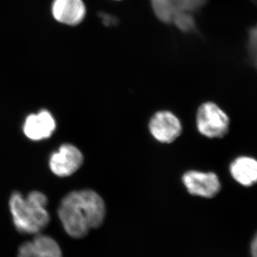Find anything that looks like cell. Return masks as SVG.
I'll list each match as a JSON object with an SVG mask.
<instances>
[{
    "label": "cell",
    "instance_id": "6da1fadb",
    "mask_svg": "<svg viewBox=\"0 0 257 257\" xmlns=\"http://www.w3.org/2000/svg\"><path fill=\"white\" fill-rule=\"evenodd\" d=\"M58 215L67 234L79 239L102 224L106 215L105 204L94 191H75L62 199Z\"/></svg>",
    "mask_w": 257,
    "mask_h": 257
},
{
    "label": "cell",
    "instance_id": "7a4b0ae2",
    "mask_svg": "<svg viewBox=\"0 0 257 257\" xmlns=\"http://www.w3.org/2000/svg\"><path fill=\"white\" fill-rule=\"evenodd\" d=\"M47 198L40 192L24 197L15 192L10 199V209L15 228L23 234H39L49 224L50 216L47 209Z\"/></svg>",
    "mask_w": 257,
    "mask_h": 257
},
{
    "label": "cell",
    "instance_id": "3957f363",
    "mask_svg": "<svg viewBox=\"0 0 257 257\" xmlns=\"http://www.w3.org/2000/svg\"><path fill=\"white\" fill-rule=\"evenodd\" d=\"M199 133L209 138H221L228 133L229 118L214 102H206L199 106L197 115Z\"/></svg>",
    "mask_w": 257,
    "mask_h": 257
},
{
    "label": "cell",
    "instance_id": "277c9868",
    "mask_svg": "<svg viewBox=\"0 0 257 257\" xmlns=\"http://www.w3.org/2000/svg\"><path fill=\"white\" fill-rule=\"evenodd\" d=\"M84 162L82 152L74 145L65 144L52 154L50 160L51 170L55 175L64 177L72 175Z\"/></svg>",
    "mask_w": 257,
    "mask_h": 257
},
{
    "label": "cell",
    "instance_id": "5b68a950",
    "mask_svg": "<svg viewBox=\"0 0 257 257\" xmlns=\"http://www.w3.org/2000/svg\"><path fill=\"white\" fill-rule=\"evenodd\" d=\"M189 194L204 198H212L221 190L219 177L214 172L189 171L182 177Z\"/></svg>",
    "mask_w": 257,
    "mask_h": 257
},
{
    "label": "cell",
    "instance_id": "8992f818",
    "mask_svg": "<svg viewBox=\"0 0 257 257\" xmlns=\"http://www.w3.org/2000/svg\"><path fill=\"white\" fill-rule=\"evenodd\" d=\"M150 133L157 141L162 143H172L180 136L182 126L173 113L161 111L152 116L149 124Z\"/></svg>",
    "mask_w": 257,
    "mask_h": 257
},
{
    "label": "cell",
    "instance_id": "52a82bcc",
    "mask_svg": "<svg viewBox=\"0 0 257 257\" xmlns=\"http://www.w3.org/2000/svg\"><path fill=\"white\" fill-rule=\"evenodd\" d=\"M52 13L58 23L76 26L84 20L87 10L82 0H54Z\"/></svg>",
    "mask_w": 257,
    "mask_h": 257
},
{
    "label": "cell",
    "instance_id": "ba28073f",
    "mask_svg": "<svg viewBox=\"0 0 257 257\" xmlns=\"http://www.w3.org/2000/svg\"><path fill=\"white\" fill-rule=\"evenodd\" d=\"M18 257H63L60 245L46 235L37 234L19 248Z\"/></svg>",
    "mask_w": 257,
    "mask_h": 257
},
{
    "label": "cell",
    "instance_id": "9c48e42d",
    "mask_svg": "<svg viewBox=\"0 0 257 257\" xmlns=\"http://www.w3.org/2000/svg\"><path fill=\"white\" fill-rule=\"evenodd\" d=\"M23 128L29 139L38 141L52 135L56 128L55 120L48 111L44 109L37 114L29 115Z\"/></svg>",
    "mask_w": 257,
    "mask_h": 257
},
{
    "label": "cell",
    "instance_id": "30bf717a",
    "mask_svg": "<svg viewBox=\"0 0 257 257\" xmlns=\"http://www.w3.org/2000/svg\"><path fill=\"white\" fill-rule=\"evenodd\" d=\"M233 178L244 187L257 183V160L250 157H239L229 167Z\"/></svg>",
    "mask_w": 257,
    "mask_h": 257
},
{
    "label": "cell",
    "instance_id": "8fae6325",
    "mask_svg": "<svg viewBox=\"0 0 257 257\" xmlns=\"http://www.w3.org/2000/svg\"><path fill=\"white\" fill-rule=\"evenodd\" d=\"M152 9L155 15L163 23H173L178 9L173 0H151Z\"/></svg>",
    "mask_w": 257,
    "mask_h": 257
},
{
    "label": "cell",
    "instance_id": "7c38bea8",
    "mask_svg": "<svg viewBox=\"0 0 257 257\" xmlns=\"http://www.w3.org/2000/svg\"><path fill=\"white\" fill-rule=\"evenodd\" d=\"M173 23L176 26L183 32H190L195 27L194 19L189 12L178 10L174 18Z\"/></svg>",
    "mask_w": 257,
    "mask_h": 257
},
{
    "label": "cell",
    "instance_id": "4fadbf2b",
    "mask_svg": "<svg viewBox=\"0 0 257 257\" xmlns=\"http://www.w3.org/2000/svg\"><path fill=\"white\" fill-rule=\"evenodd\" d=\"M173 2L177 9L192 13L200 9L207 3V0H173Z\"/></svg>",
    "mask_w": 257,
    "mask_h": 257
},
{
    "label": "cell",
    "instance_id": "5bb4252c",
    "mask_svg": "<svg viewBox=\"0 0 257 257\" xmlns=\"http://www.w3.org/2000/svg\"><path fill=\"white\" fill-rule=\"evenodd\" d=\"M247 49L250 58L257 68V25L248 32Z\"/></svg>",
    "mask_w": 257,
    "mask_h": 257
},
{
    "label": "cell",
    "instance_id": "9a60e30c",
    "mask_svg": "<svg viewBox=\"0 0 257 257\" xmlns=\"http://www.w3.org/2000/svg\"><path fill=\"white\" fill-rule=\"evenodd\" d=\"M101 18L102 19L103 23L105 24L107 26H111V25H115V24L117 23V20L114 17L111 16L110 15L101 14Z\"/></svg>",
    "mask_w": 257,
    "mask_h": 257
},
{
    "label": "cell",
    "instance_id": "2e32d148",
    "mask_svg": "<svg viewBox=\"0 0 257 257\" xmlns=\"http://www.w3.org/2000/svg\"><path fill=\"white\" fill-rule=\"evenodd\" d=\"M251 253L252 257H257V234L251 241Z\"/></svg>",
    "mask_w": 257,
    "mask_h": 257
},
{
    "label": "cell",
    "instance_id": "e0dca14e",
    "mask_svg": "<svg viewBox=\"0 0 257 257\" xmlns=\"http://www.w3.org/2000/svg\"><path fill=\"white\" fill-rule=\"evenodd\" d=\"M252 1L255 3V4L257 5V0H252Z\"/></svg>",
    "mask_w": 257,
    "mask_h": 257
}]
</instances>
